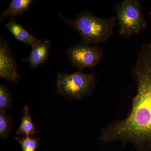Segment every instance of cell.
I'll use <instances>...</instances> for the list:
<instances>
[{
    "label": "cell",
    "instance_id": "7c38bea8",
    "mask_svg": "<svg viewBox=\"0 0 151 151\" xmlns=\"http://www.w3.org/2000/svg\"><path fill=\"white\" fill-rule=\"evenodd\" d=\"M12 121L5 112H0V137L6 139L12 129Z\"/></svg>",
    "mask_w": 151,
    "mask_h": 151
},
{
    "label": "cell",
    "instance_id": "5bb4252c",
    "mask_svg": "<svg viewBox=\"0 0 151 151\" xmlns=\"http://www.w3.org/2000/svg\"><path fill=\"white\" fill-rule=\"evenodd\" d=\"M150 16H151V12H150Z\"/></svg>",
    "mask_w": 151,
    "mask_h": 151
},
{
    "label": "cell",
    "instance_id": "9c48e42d",
    "mask_svg": "<svg viewBox=\"0 0 151 151\" xmlns=\"http://www.w3.org/2000/svg\"><path fill=\"white\" fill-rule=\"evenodd\" d=\"M32 0H11L9 7L0 15L1 21L6 17L15 18L21 15L29 9Z\"/></svg>",
    "mask_w": 151,
    "mask_h": 151
},
{
    "label": "cell",
    "instance_id": "7a4b0ae2",
    "mask_svg": "<svg viewBox=\"0 0 151 151\" xmlns=\"http://www.w3.org/2000/svg\"><path fill=\"white\" fill-rule=\"evenodd\" d=\"M58 12L63 22L80 34V42L87 45H97L108 40L117 24L116 17L100 18L88 11L77 14L73 19H68Z\"/></svg>",
    "mask_w": 151,
    "mask_h": 151
},
{
    "label": "cell",
    "instance_id": "8992f818",
    "mask_svg": "<svg viewBox=\"0 0 151 151\" xmlns=\"http://www.w3.org/2000/svg\"><path fill=\"white\" fill-rule=\"evenodd\" d=\"M0 77L14 83H17L21 77L9 43L1 37L0 38Z\"/></svg>",
    "mask_w": 151,
    "mask_h": 151
},
{
    "label": "cell",
    "instance_id": "4fadbf2b",
    "mask_svg": "<svg viewBox=\"0 0 151 151\" xmlns=\"http://www.w3.org/2000/svg\"><path fill=\"white\" fill-rule=\"evenodd\" d=\"M12 97L8 88L3 84L0 85V112H5L12 107Z\"/></svg>",
    "mask_w": 151,
    "mask_h": 151
},
{
    "label": "cell",
    "instance_id": "6da1fadb",
    "mask_svg": "<svg viewBox=\"0 0 151 151\" xmlns=\"http://www.w3.org/2000/svg\"><path fill=\"white\" fill-rule=\"evenodd\" d=\"M132 70L137 92L126 119L117 120L100 130V140L107 144L132 143L138 151H151V40L137 52Z\"/></svg>",
    "mask_w": 151,
    "mask_h": 151
},
{
    "label": "cell",
    "instance_id": "5b68a950",
    "mask_svg": "<svg viewBox=\"0 0 151 151\" xmlns=\"http://www.w3.org/2000/svg\"><path fill=\"white\" fill-rule=\"evenodd\" d=\"M66 54L70 65L82 71L86 68L93 70L103 59L104 51L97 45L79 42L68 49Z\"/></svg>",
    "mask_w": 151,
    "mask_h": 151
},
{
    "label": "cell",
    "instance_id": "30bf717a",
    "mask_svg": "<svg viewBox=\"0 0 151 151\" xmlns=\"http://www.w3.org/2000/svg\"><path fill=\"white\" fill-rule=\"evenodd\" d=\"M22 116L21 122L19 129L17 130L16 134L25 137L33 136L37 133L36 128L33 124L32 119L27 106H24L22 110Z\"/></svg>",
    "mask_w": 151,
    "mask_h": 151
},
{
    "label": "cell",
    "instance_id": "52a82bcc",
    "mask_svg": "<svg viewBox=\"0 0 151 151\" xmlns=\"http://www.w3.org/2000/svg\"><path fill=\"white\" fill-rule=\"evenodd\" d=\"M50 49V42L45 39L32 47L29 56L23 61L29 63L31 69H36L47 60Z\"/></svg>",
    "mask_w": 151,
    "mask_h": 151
},
{
    "label": "cell",
    "instance_id": "3957f363",
    "mask_svg": "<svg viewBox=\"0 0 151 151\" xmlns=\"http://www.w3.org/2000/svg\"><path fill=\"white\" fill-rule=\"evenodd\" d=\"M95 73L85 74L78 70L75 73H58L56 92L72 100L79 101L92 94L97 83Z\"/></svg>",
    "mask_w": 151,
    "mask_h": 151
},
{
    "label": "cell",
    "instance_id": "8fae6325",
    "mask_svg": "<svg viewBox=\"0 0 151 151\" xmlns=\"http://www.w3.org/2000/svg\"><path fill=\"white\" fill-rule=\"evenodd\" d=\"M23 151H36L39 146V139L33 136H28L23 138L16 137Z\"/></svg>",
    "mask_w": 151,
    "mask_h": 151
},
{
    "label": "cell",
    "instance_id": "277c9868",
    "mask_svg": "<svg viewBox=\"0 0 151 151\" xmlns=\"http://www.w3.org/2000/svg\"><path fill=\"white\" fill-rule=\"evenodd\" d=\"M118 32L129 38L138 34L148 27L143 15L141 3L137 0H124L115 5Z\"/></svg>",
    "mask_w": 151,
    "mask_h": 151
},
{
    "label": "cell",
    "instance_id": "ba28073f",
    "mask_svg": "<svg viewBox=\"0 0 151 151\" xmlns=\"http://www.w3.org/2000/svg\"><path fill=\"white\" fill-rule=\"evenodd\" d=\"M5 27L16 39L27 46L32 47L41 40L27 31L22 26L17 23L15 18H10Z\"/></svg>",
    "mask_w": 151,
    "mask_h": 151
}]
</instances>
